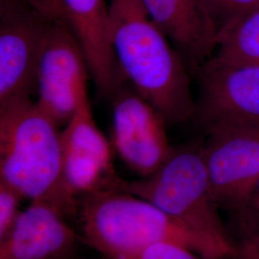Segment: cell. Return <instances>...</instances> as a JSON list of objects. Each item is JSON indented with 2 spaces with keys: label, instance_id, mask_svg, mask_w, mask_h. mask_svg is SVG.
<instances>
[{
  "label": "cell",
  "instance_id": "e0dca14e",
  "mask_svg": "<svg viewBox=\"0 0 259 259\" xmlns=\"http://www.w3.org/2000/svg\"><path fill=\"white\" fill-rule=\"evenodd\" d=\"M232 215L240 240L259 234V182L247 203Z\"/></svg>",
  "mask_w": 259,
  "mask_h": 259
},
{
  "label": "cell",
  "instance_id": "ac0fdd59",
  "mask_svg": "<svg viewBox=\"0 0 259 259\" xmlns=\"http://www.w3.org/2000/svg\"><path fill=\"white\" fill-rule=\"evenodd\" d=\"M194 253V251L183 246L169 242H161L145 249L137 259H200Z\"/></svg>",
  "mask_w": 259,
  "mask_h": 259
},
{
  "label": "cell",
  "instance_id": "ba28073f",
  "mask_svg": "<svg viewBox=\"0 0 259 259\" xmlns=\"http://www.w3.org/2000/svg\"><path fill=\"white\" fill-rule=\"evenodd\" d=\"M193 76L199 88L193 121L199 127L259 125V64H227L211 56Z\"/></svg>",
  "mask_w": 259,
  "mask_h": 259
},
{
  "label": "cell",
  "instance_id": "3957f363",
  "mask_svg": "<svg viewBox=\"0 0 259 259\" xmlns=\"http://www.w3.org/2000/svg\"><path fill=\"white\" fill-rule=\"evenodd\" d=\"M78 214L84 241L109 259H137L150 246L169 242L204 259L218 253L148 201L119 188L79 198Z\"/></svg>",
  "mask_w": 259,
  "mask_h": 259
},
{
  "label": "cell",
  "instance_id": "30bf717a",
  "mask_svg": "<svg viewBox=\"0 0 259 259\" xmlns=\"http://www.w3.org/2000/svg\"><path fill=\"white\" fill-rule=\"evenodd\" d=\"M63 175L65 185L78 200L94 191L117 188L121 179L112 164L110 142L96 125L88 94H80L73 116L61 131Z\"/></svg>",
  "mask_w": 259,
  "mask_h": 259
},
{
  "label": "cell",
  "instance_id": "4fadbf2b",
  "mask_svg": "<svg viewBox=\"0 0 259 259\" xmlns=\"http://www.w3.org/2000/svg\"><path fill=\"white\" fill-rule=\"evenodd\" d=\"M150 19L183 57L190 73L212 56L217 32L201 0H141Z\"/></svg>",
  "mask_w": 259,
  "mask_h": 259
},
{
  "label": "cell",
  "instance_id": "9a60e30c",
  "mask_svg": "<svg viewBox=\"0 0 259 259\" xmlns=\"http://www.w3.org/2000/svg\"><path fill=\"white\" fill-rule=\"evenodd\" d=\"M217 37L241 18L259 8V0H201Z\"/></svg>",
  "mask_w": 259,
  "mask_h": 259
},
{
  "label": "cell",
  "instance_id": "277c9868",
  "mask_svg": "<svg viewBox=\"0 0 259 259\" xmlns=\"http://www.w3.org/2000/svg\"><path fill=\"white\" fill-rule=\"evenodd\" d=\"M118 188L156 205L207 243L220 258H233L235 244L213 199L202 144L174 148L152 175L132 182L121 180Z\"/></svg>",
  "mask_w": 259,
  "mask_h": 259
},
{
  "label": "cell",
  "instance_id": "5b68a950",
  "mask_svg": "<svg viewBox=\"0 0 259 259\" xmlns=\"http://www.w3.org/2000/svg\"><path fill=\"white\" fill-rule=\"evenodd\" d=\"M202 155L213 199L234 214L259 182V125L223 123L204 130Z\"/></svg>",
  "mask_w": 259,
  "mask_h": 259
},
{
  "label": "cell",
  "instance_id": "7c38bea8",
  "mask_svg": "<svg viewBox=\"0 0 259 259\" xmlns=\"http://www.w3.org/2000/svg\"><path fill=\"white\" fill-rule=\"evenodd\" d=\"M68 25L85 56L98 93L110 98L126 79L110 38V6L106 0H61Z\"/></svg>",
  "mask_w": 259,
  "mask_h": 259
},
{
  "label": "cell",
  "instance_id": "ffe728a7",
  "mask_svg": "<svg viewBox=\"0 0 259 259\" xmlns=\"http://www.w3.org/2000/svg\"><path fill=\"white\" fill-rule=\"evenodd\" d=\"M234 259H259V234L241 239L235 244Z\"/></svg>",
  "mask_w": 259,
  "mask_h": 259
},
{
  "label": "cell",
  "instance_id": "6da1fadb",
  "mask_svg": "<svg viewBox=\"0 0 259 259\" xmlns=\"http://www.w3.org/2000/svg\"><path fill=\"white\" fill-rule=\"evenodd\" d=\"M110 38L122 74L167 125L193 120L191 73L141 0H111Z\"/></svg>",
  "mask_w": 259,
  "mask_h": 259
},
{
  "label": "cell",
  "instance_id": "7a4b0ae2",
  "mask_svg": "<svg viewBox=\"0 0 259 259\" xmlns=\"http://www.w3.org/2000/svg\"><path fill=\"white\" fill-rule=\"evenodd\" d=\"M59 129L31 98L0 107V181L66 218L78 213L79 200L64 180Z\"/></svg>",
  "mask_w": 259,
  "mask_h": 259
},
{
  "label": "cell",
  "instance_id": "8fae6325",
  "mask_svg": "<svg viewBox=\"0 0 259 259\" xmlns=\"http://www.w3.org/2000/svg\"><path fill=\"white\" fill-rule=\"evenodd\" d=\"M78 235L51 204L31 201L0 240V259H69Z\"/></svg>",
  "mask_w": 259,
  "mask_h": 259
},
{
  "label": "cell",
  "instance_id": "2e32d148",
  "mask_svg": "<svg viewBox=\"0 0 259 259\" xmlns=\"http://www.w3.org/2000/svg\"><path fill=\"white\" fill-rule=\"evenodd\" d=\"M23 198L13 186L0 181V240L8 234L18 219L19 204Z\"/></svg>",
  "mask_w": 259,
  "mask_h": 259
},
{
  "label": "cell",
  "instance_id": "8992f818",
  "mask_svg": "<svg viewBox=\"0 0 259 259\" xmlns=\"http://www.w3.org/2000/svg\"><path fill=\"white\" fill-rule=\"evenodd\" d=\"M52 21L29 0H0V107L31 98Z\"/></svg>",
  "mask_w": 259,
  "mask_h": 259
},
{
  "label": "cell",
  "instance_id": "5bb4252c",
  "mask_svg": "<svg viewBox=\"0 0 259 259\" xmlns=\"http://www.w3.org/2000/svg\"><path fill=\"white\" fill-rule=\"evenodd\" d=\"M212 57L227 64H259V8L226 29L217 37Z\"/></svg>",
  "mask_w": 259,
  "mask_h": 259
},
{
  "label": "cell",
  "instance_id": "52a82bcc",
  "mask_svg": "<svg viewBox=\"0 0 259 259\" xmlns=\"http://www.w3.org/2000/svg\"><path fill=\"white\" fill-rule=\"evenodd\" d=\"M111 99L113 147L133 172L141 178L152 175L174 150L167 138L166 122L127 79Z\"/></svg>",
  "mask_w": 259,
  "mask_h": 259
},
{
  "label": "cell",
  "instance_id": "9c48e42d",
  "mask_svg": "<svg viewBox=\"0 0 259 259\" xmlns=\"http://www.w3.org/2000/svg\"><path fill=\"white\" fill-rule=\"evenodd\" d=\"M90 76L83 49L68 23L52 21L37 65L36 102L59 127L73 116Z\"/></svg>",
  "mask_w": 259,
  "mask_h": 259
},
{
  "label": "cell",
  "instance_id": "d6986e66",
  "mask_svg": "<svg viewBox=\"0 0 259 259\" xmlns=\"http://www.w3.org/2000/svg\"><path fill=\"white\" fill-rule=\"evenodd\" d=\"M29 1L47 19L53 21L56 20L66 21L65 10L61 0H29Z\"/></svg>",
  "mask_w": 259,
  "mask_h": 259
}]
</instances>
